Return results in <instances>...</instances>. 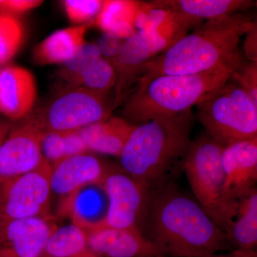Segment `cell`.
I'll return each mask as SVG.
<instances>
[{
    "label": "cell",
    "mask_w": 257,
    "mask_h": 257,
    "mask_svg": "<svg viewBox=\"0 0 257 257\" xmlns=\"http://www.w3.org/2000/svg\"><path fill=\"white\" fill-rule=\"evenodd\" d=\"M142 232L167 257H205L234 250L202 206L175 183L152 190Z\"/></svg>",
    "instance_id": "cell-1"
},
{
    "label": "cell",
    "mask_w": 257,
    "mask_h": 257,
    "mask_svg": "<svg viewBox=\"0 0 257 257\" xmlns=\"http://www.w3.org/2000/svg\"><path fill=\"white\" fill-rule=\"evenodd\" d=\"M256 25V20L241 13L207 20L170 48L147 60L138 82L164 74L238 68L247 60L240 50V40Z\"/></svg>",
    "instance_id": "cell-2"
},
{
    "label": "cell",
    "mask_w": 257,
    "mask_h": 257,
    "mask_svg": "<svg viewBox=\"0 0 257 257\" xmlns=\"http://www.w3.org/2000/svg\"><path fill=\"white\" fill-rule=\"evenodd\" d=\"M192 109L138 124L120 155L121 170L151 190L175 183L192 143Z\"/></svg>",
    "instance_id": "cell-3"
},
{
    "label": "cell",
    "mask_w": 257,
    "mask_h": 257,
    "mask_svg": "<svg viewBox=\"0 0 257 257\" xmlns=\"http://www.w3.org/2000/svg\"><path fill=\"white\" fill-rule=\"evenodd\" d=\"M236 69L229 67L203 73L164 74L140 81L124 101L123 118L138 125L156 116L192 109L221 89Z\"/></svg>",
    "instance_id": "cell-4"
},
{
    "label": "cell",
    "mask_w": 257,
    "mask_h": 257,
    "mask_svg": "<svg viewBox=\"0 0 257 257\" xmlns=\"http://www.w3.org/2000/svg\"><path fill=\"white\" fill-rule=\"evenodd\" d=\"M224 147L204 133L192 140L184 162L194 199L221 231L227 228L236 209L224 200V174L221 157Z\"/></svg>",
    "instance_id": "cell-5"
},
{
    "label": "cell",
    "mask_w": 257,
    "mask_h": 257,
    "mask_svg": "<svg viewBox=\"0 0 257 257\" xmlns=\"http://www.w3.org/2000/svg\"><path fill=\"white\" fill-rule=\"evenodd\" d=\"M197 108L204 133L223 147L257 139V106L231 79Z\"/></svg>",
    "instance_id": "cell-6"
},
{
    "label": "cell",
    "mask_w": 257,
    "mask_h": 257,
    "mask_svg": "<svg viewBox=\"0 0 257 257\" xmlns=\"http://www.w3.org/2000/svg\"><path fill=\"white\" fill-rule=\"evenodd\" d=\"M106 95L84 88L66 87L25 118L43 133L78 131L111 116L114 104Z\"/></svg>",
    "instance_id": "cell-7"
},
{
    "label": "cell",
    "mask_w": 257,
    "mask_h": 257,
    "mask_svg": "<svg viewBox=\"0 0 257 257\" xmlns=\"http://www.w3.org/2000/svg\"><path fill=\"white\" fill-rule=\"evenodd\" d=\"M50 164L44 160L35 170L23 175L0 178L2 219L52 218Z\"/></svg>",
    "instance_id": "cell-8"
},
{
    "label": "cell",
    "mask_w": 257,
    "mask_h": 257,
    "mask_svg": "<svg viewBox=\"0 0 257 257\" xmlns=\"http://www.w3.org/2000/svg\"><path fill=\"white\" fill-rule=\"evenodd\" d=\"M101 184L107 197L108 206L105 217L98 226L142 231L151 198V189L121 169H111Z\"/></svg>",
    "instance_id": "cell-9"
},
{
    "label": "cell",
    "mask_w": 257,
    "mask_h": 257,
    "mask_svg": "<svg viewBox=\"0 0 257 257\" xmlns=\"http://www.w3.org/2000/svg\"><path fill=\"white\" fill-rule=\"evenodd\" d=\"M44 133L26 118L13 123L0 147V178L28 173L43 162L41 140Z\"/></svg>",
    "instance_id": "cell-10"
},
{
    "label": "cell",
    "mask_w": 257,
    "mask_h": 257,
    "mask_svg": "<svg viewBox=\"0 0 257 257\" xmlns=\"http://www.w3.org/2000/svg\"><path fill=\"white\" fill-rule=\"evenodd\" d=\"M57 226L52 218L0 221V257H42Z\"/></svg>",
    "instance_id": "cell-11"
},
{
    "label": "cell",
    "mask_w": 257,
    "mask_h": 257,
    "mask_svg": "<svg viewBox=\"0 0 257 257\" xmlns=\"http://www.w3.org/2000/svg\"><path fill=\"white\" fill-rule=\"evenodd\" d=\"M224 174L223 196L231 207L252 189L257 182V139L225 147L221 157Z\"/></svg>",
    "instance_id": "cell-12"
},
{
    "label": "cell",
    "mask_w": 257,
    "mask_h": 257,
    "mask_svg": "<svg viewBox=\"0 0 257 257\" xmlns=\"http://www.w3.org/2000/svg\"><path fill=\"white\" fill-rule=\"evenodd\" d=\"M84 231L99 257H167L139 230L100 226Z\"/></svg>",
    "instance_id": "cell-13"
},
{
    "label": "cell",
    "mask_w": 257,
    "mask_h": 257,
    "mask_svg": "<svg viewBox=\"0 0 257 257\" xmlns=\"http://www.w3.org/2000/svg\"><path fill=\"white\" fill-rule=\"evenodd\" d=\"M36 81L28 69L12 64L0 67V114L15 122L23 119L35 108Z\"/></svg>",
    "instance_id": "cell-14"
},
{
    "label": "cell",
    "mask_w": 257,
    "mask_h": 257,
    "mask_svg": "<svg viewBox=\"0 0 257 257\" xmlns=\"http://www.w3.org/2000/svg\"><path fill=\"white\" fill-rule=\"evenodd\" d=\"M52 194L64 199L88 184H101L112 167L88 153L67 157L51 166Z\"/></svg>",
    "instance_id": "cell-15"
},
{
    "label": "cell",
    "mask_w": 257,
    "mask_h": 257,
    "mask_svg": "<svg viewBox=\"0 0 257 257\" xmlns=\"http://www.w3.org/2000/svg\"><path fill=\"white\" fill-rule=\"evenodd\" d=\"M155 56L138 33L124 40L118 55L109 61L116 74L114 108L124 101L130 88L138 83L144 64Z\"/></svg>",
    "instance_id": "cell-16"
},
{
    "label": "cell",
    "mask_w": 257,
    "mask_h": 257,
    "mask_svg": "<svg viewBox=\"0 0 257 257\" xmlns=\"http://www.w3.org/2000/svg\"><path fill=\"white\" fill-rule=\"evenodd\" d=\"M136 126L123 117L109 116L78 131L88 151L119 157Z\"/></svg>",
    "instance_id": "cell-17"
},
{
    "label": "cell",
    "mask_w": 257,
    "mask_h": 257,
    "mask_svg": "<svg viewBox=\"0 0 257 257\" xmlns=\"http://www.w3.org/2000/svg\"><path fill=\"white\" fill-rule=\"evenodd\" d=\"M92 24L69 27L54 32L34 49V60L40 65L67 62L85 43L86 31Z\"/></svg>",
    "instance_id": "cell-18"
},
{
    "label": "cell",
    "mask_w": 257,
    "mask_h": 257,
    "mask_svg": "<svg viewBox=\"0 0 257 257\" xmlns=\"http://www.w3.org/2000/svg\"><path fill=\"white\" fill-rule=\"evenodd\" d=\"M101 184H88L62 199L61 212L68 215L72 224L84 230L99 226L104 219L99 214L103 213L106 215V213L101 209L104 206L101 204Z\"/></svg>",
    "instance_id": "cell-19"
},
{
    "label": "cell",
    "mask_w": 257,
    "mask_h": 257,
    "mask_svg": "<svg viewBox=\"0 0 257 257\" xmlns=\"http://www.w3.org/2000/svg\"><path fill=\"white\" fill-rule=\"evenodd\" d=\"M234 249L256 250L257 246V188L237 202L236 212L225 230Z\"/></svg>",
    "instance_id": "cell-20"
},
{
    "label": "cell",
    "mask_w": 257,
    "mask_h": 257,
    "mask_svg": "<svg viewBox=\"0 0 257 257\" xmlns=\"http://www.w3.org/2000/svg\"><path fill=\"white\" fill-rule=\"evenodd\" d=\"M162 4L201 24L211 20L249 10L256 2L251 0H163Z\"/></svg>",
    "instance_id": "cell-21"
},
{
    "label": "cell",
    "mask_w": 257,
    "mask_h": 257,
    "mask_svg": "<svg viewBox=\"0 0 257 257\" xmlns=\"http://www.w3.org/2000/svg\"><path fill=\"white\" fill-rule=\"evenodd\" d=\"M140 3L125 0L104 1L93 23L104 32H110L126 40L137 33L135 22Z\"/></svg>",
    "instance_id": "cell-22"
},
{
    "label": "cell",
    "mask_w": 257,
    "mask_h": 257,
    "mask_svg": "<svg viewBox=\"0 0 257 257\" xmlns=\"http://www.w3.org/2000/svg\"><path fill=\"white\" fill-rule=\"evenodd\" d=\"M42 257H99L88 244L85 231L74 224L58 227L47 241Z\"/></svg>",
    "instance_id": "cell-23"
},
{
    "label": "cell",
    "mask_w": 257,
    "mask_h": 257,
    "mask_svg": "<svg viewBox=\"0 0 257 257\" xmlns=\"http://www.w3.org/2000/svg\"><path fill=\"white\" fill-rule=\"evenodd\" d=\"M42 156L51 166L67 158L87 153L85 143L79 131L49 132L41 140Z\"/></svg>",
    "instance_id": "cell-24"
},
{
    "label": "cell",
    "mask_w": 257,
    "mask_h": 257,
    "mask_svg": "<svg viewBox=\"0 0 257 257\" xmlns=\"http://www.w3.org/2000/svg\"><path fill=\"white\" fill-rule=\"evenodd\" d=\"M116 74L110 62L100 57L93 60L69 87H81L99 94H107L114 87Z\"/></svg>",
    "instance_id": "cell-25"
},
{
    "label": "cell",
    "mask_w": 257,
    "mask_h": 257,
    "mask_svg": "<svg viewBox=\"0 0 257 257\" xmlns=\"http://www.w3.org/2000/svg\"><path fill=\"white\" fill-rule=\"evenodd\" d=\"M23 27L14 16L0 15V67L18 52L23 42Z\"/></svg>",
    "instance_id": "cell-26"
},
{
    "label": "cell",
    "mask_w": 257,
    "mask_h": 257,
    "mask_svg": "<svg viewBox=\"0 0 257 257\" xmlns=\"http://www.w3.org/2000/svg\"><path fill=\"white\" fill-rule=\"evenodd\" d=\"M100 57V52L95 43L85 42L72 58L62 64L59 75L69 87L83 69Z\"/></svg>",
    "instance_id": "cell-27"
},
{
    "label": "cell",
    "mask_w": 257,
    "mask_h": 257,
    "mask_svg": "<svg viewBox=\"0 0 257 257\" xmlns=\"http://www.w3.org/2000/svg\"><path fill=\"white\" fill-rule=\"evenodd\" d=\"M104 1L100 0H65L64 10L71 23H93L100 13Z\"/></svg>",
    "instance_id": "cell-28"
},
{
    "label": "cell",
    "mask_w": 257,
    "mask_h": 257,
    "mask_svg": "<svg viewBox=\"0 0 257 257\" xmlns=\"http://www.w3.org/2000/svg\"><path fill=\"white\" fill-rule=\"evenodd\" d=\"M229 79L236 82L257 106V62L246 60L233 72Z\"/></svg>",
    "instance_id": "cell-29"
},
{
    "label": "cell",
    "mask_w": 257,
    "mask_h": 257,
    "mask_svg": "<svg viewBox=\"0 0 257 257\" xmlns=\"http://www.w3.org/2000/svg\"><path fill=\"white\" fill-rule=\"evenodd\" d=\"M124 40L110 32H104L96 43L100 52L101 57L110 61L119 53Z\"/></svg>",
    "instance_id": "cell-30"
},
{
    "label": "cell",
    "mask_w": 257,
    "mask_h": 257,
    "mask_svg": "<svg viewBox=\"0 0 257 257\" xmlns=\"http://www.w3.org/2000/svg\"><path fill=\"white\" fill-rule=\"evenodd\" d=\"M43 3L39 0H5L4 15H11L23 14L29 10L35 9Z\"/></svg>",
    "instance_id": "cell-31"
},
{
    "label": "cell",
    "mask_w": 257,
    "mask_h": 257,
    "mask_svg": "<svg viewBox=\"0 0 257 257\" xmlns=\"http://www.w3.org/2000/svg\"><path fill=\"white\" fill-rule=\"evenodd\" d=\"M243 45V54L245 58L249 62H257V26L246 34Z\"/></svg>",
    "instance_id": "cell-32"
},
{
    "label": "cell",
    "mask_w": 257,
    "mask_h": 257,
    "mask_svg": "<svg viewBox=\"0 0 257 257\" xmlns=\"http://www.w3.org/2000/svg\"><path fill=\"white\" fill-rule=\"evenodd\" d=\"M205 257H257L256 250L234 249L229 253H214Z\"/></svg>",
    "instance_id": "cell-33"
},
{
    "label": "cell",
    "mask_w": 257,
    "mask_h": 257,
    "mask_svg": "<svg viewBox=\"0 0 257 257\" xmlns=\"http://www.w3.org/2000/svg\"><path fill=\"white\" fill-rule=\"evenodd\" d=\"M13 123V121H10V120L5 119V118H0V147L9 134Z\"/></svg>",
    "instance_id": "cell-34"
},
{
    "label": "cell",
    "mask_w": 257,
    "mask_h": 257,
    "mask_svg": "<svg viewBox=\"0 0 257 257\" xmlns=\"http://www.w3.org/2000/svg\"><path fill=\"white\" fill-rule=\"evenodd\" d=\"M5 0H0V15H4Z\"/></svg>",
    "instance_id": "cell-35"
},
{
    "label": "cell",
    "mask_w": 257,
    "mask_h": 257,
    "mask_svg": "<svg viewBox=\"0 0 257 257\" xmlns=\"http://www.w3.org/2000/svg\"><path fill=\"white\" fill-rule=\"evenodd\" d=\"M2 220V218H1V214H0V221Z\"/></svg>",
    "instance_id": "cell-36"
}]
</instances>
